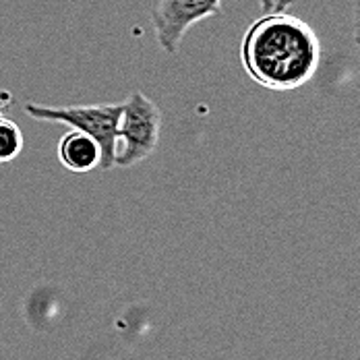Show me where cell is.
Instances as JSON below:
<instances>
[{
    "label": "cell",
    "instance_id": "6da1fadb",
    "mask_svg": "<svg viewBox=\"0 0 360 360\" xmlns=\"http://www.w3.org/2000/svg\"><path fill=\"white\" fill-rule=\"evenodd\" d=\"M240 63L265 89H300L321 65V41L309 23L286 11L265 13L251 23L240 41Z\"/></svg>",
    "mask_w": 360,
    "mask_h": 360
},
{
    "label": "cell",
    "instance_id": "7a4b0ae2",
    "mask_svg": "<svg viewBox=\"0 0 360 360\" xmlns=\"http://www.w3.org/2000/svg\"><path fill=\"white\" fill-rule=\"evenodd\" d=\"M120 112H122V104H87V106H44L34 102L25 104V114L36 120L60 122L75 131L89 135L100 145L102 151L100 170L114 168Z\"/></svg>",
    "mask_w": 360,
    "mask_h": 360
},
{
    "label": "cell",
    "instance_id": "3957f363",
    "mask_svg": "<svg viewBox=\"0 0 360 360\" xmlns=\"http://www.w3.org/2000/svg\"><path fill=\"white\" fill-rule=\"evenodd\" d=\"M160 131H162L160 108L141 91H133L127 98V102H122L118 135H116L114 168H133L145 162L160 143Z\"/></svg>",
    "mask_w": 360,
    "mask_h": 360
},
{
    "label": "cell",
    "instance_id": "277c9868",
    "mask_svg": "<svg viewBox=\"0 0 360 360\" xmlns=\"http://www.w3.org/2000/svg\"><path fill=\"white\" fill-rule=\"evenodd\" d=\"M221 11V0H158L151 11V23L158 46L174 56L180 50L184 34L203 19L216 17Z\"/></svg>",
    "mask_w": 360,
    "mask_h": 360
},
{
    "label": "cell",
    "instance_id": "5b68a950",
    "mask_svg": "<svg viewBox=\"0 0 360 360\" xmlns=\"http://www.w3.org/2000/svg\"><path fill=\"white\" fill-rule=\"evenodd\" d=\"M100 160H102L100 145L81 131L71 129L58 141V162L69 172H77V174L91 172L100 168Z\"/></svg>",
    "mask_w": 360,
    "mask_h": 360
},
{
    "label": "cell",
    "instance_id": "8992f818",
    "mask_svg": "<svg viewBox=\"0 0 360 360\" xmlns=\"http://www.w3.org/2000/svg\"><path fill=\"white\" fill-rule=\"evenodd\" d=\"M23 147H25V137L19 124L6 116H0V164H8L17 160Z\"/></svg>",
    "mask_w": 360,
    "mask_h": 360
},
{
    "label": "cell",
    "instance_id": "52a82bcc",
    "mask_svg": "<svg viewBox=\"0 0 360 360\" xmlns=\"http://www.w3.org/2000/svg\"><path fill=\"white\" fill-rule=\"evenodd\" d=\"M265 13H280L286 11L294 0H259Z\"/></svg>",
    "mask_w": 360,
    "mask_h": 360
},
{
    "label": "cell",
    "instance_id": "ba28073f",
    "mask_svg": "<svg viewBox=\"0 0 360 360\" xmlns=\"http://www.w3.org/2000/svg\"><path fill=\"white\" fill-rule=\"evenodd\" d=\"M11 102H13V96L6 94V91H2V94H0V116H2V112H4V108H6Z\"/></svg>",
    "mask_w": 360,
    "mask_h": 360
}]
</instances>
